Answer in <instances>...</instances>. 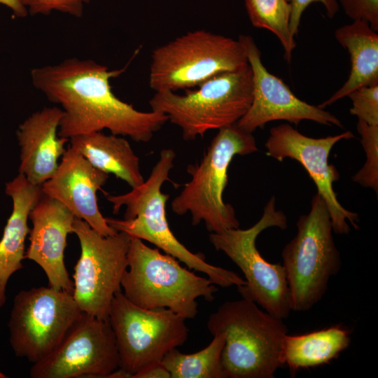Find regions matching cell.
Masks as SVG:
<instances>
[{
	"label": "cell",
	"mask_w": 378,
	"mask_h": 378,
	"mask_svg": "<svg viewBox=\"0 0 378 378\" xmlns=\"http://www.w3.org/2000/svg\"><path fill=\"white\" fill-rule=\"evenodd\" d=\"M125 69L110 71L94 60L74 57L34 68L30 76L34 88L62 107L59 136L69 139L106 129L114 135L148 142L168 118L153 110L138 111L113 94L111 79Z\"/></svg>",
	"instance_id": "6da1fadb"
},
{
	"label": "cell",
	"mask_w": 378,
	"mask_h": 378,
	"mask_svg": "<svg viewBox=\"0 0 378 378\" xmlns=\"http://www.w3.org/2000/svg\"><path fill=\"white\" fill-rule=\"evenodd\" d=\"M175 157L172 149L162 150L150 176L141 185L125 194L108 195L106 198L113 205V213L118 214L122 206L125 207V212L123 219L105 217L106 223L117 232H124L155 245L189 269L206 274L215 285L223 288L246 285L245 279L237 273L209 264L201 253L191 252L171 230L166 215L169 195L163 193L161 188L169 180Z\"/></svg>",
	"instance_id": "7a4b0ae2"
},
{
	"label": "cell",
	"mask_w": 378,
	"mask_h": 378,
	"mask_svg": "<svg viewBox=\"0 0 378 378\" xmlns=\"http://www.w3.org/2000/svg\"><path fill=\"white\" fill-rule=\"evenodd\" d=\"M206 326L212 335L225 336L221 361L227 378H274L284 366L288 328L251 299L223 303L210 314Z\"/></svg>",
	"instance_id": "3957f363"
},
{
	"label": "cell",
	"mask_w": 378,
	"mask_h": 378,
	"mask_svg": "<svg viewBox=\"0 0 378 378\" xmlns=\"http://www.w3.org/2000/svg\"><path fill=\"white\" fill-rule=\"evenodd\" d=\"M127 267L121 279L125 296L144 309L167 308L185 319L197 314V299L208 302L218 291L209 278L182 267L176 258L131 237Z\"/></svg>",
	"instance_id": "277c9868"
},
{
	"label": "cell",
	"mask_w": 378,
	"mask_h": 378,
	"mask_svg": "<svg viewBox=\"0 0 378 378\" xmlns=\"http://www.w3.org/2000/svg\"><path fill=\"white\" fill-rule=\"evenodd\" d=\"M258 150L252 133L237 123L219 129L202 160L188 166L191 179L172 200V211L178 215L189 212L193 225L204 222L211 232L239 228L234 208L225 203L223 197L227 171L234 156Z\"/></svg>",
	"instance_id": "5b68a950"
},
{
	"label": "cell",
	"mask_w": 378,
	"mask_h": 378,
	"mask_svg": "<svg viewBox=\"0 0 378 378\" xmlns=\"http://www.w3.org/2000/svg\"><path fill=\"white\" fill-rule=\"evenodd\" d=\"M296 235L282 250L291 310L307 312L326 294L330 279L341 269L342 260L332 236L327 204L314 195L308 214L300 216Z\"/></svg>",
	"instance_id": "8992f818"
},
{
	"label": "cell",
	"mask_w": 378,
	"mask_h": 378,
	"mask_svg": "<svg viewBox=\"0 0 378 378\" xmlns=\"http://www.w3.org/2000/svg\"><path fill=\"white\" fill-rule=\"evenodd\" d=\"M252 91L253 74L248 63L216 75L183 95L155 92L149 104L181 129L183 139L191 141L209 130L237 123L251 106Z\"/></svg>",
	"instance_id": "52a82bcc"
},
{
	"label": "cell",
	"mask_w": 378,
	"mask_h": 378,
	"mask_svg": "<svg viewBox=\"0 0 378 378\" xmlns=\"http://www.w3.org/2000/svg\"><path fill=\"white\" fill-rule=\"evenodd\" d=\"M248 63L239 39L205 30L192 31L153 51L149 85L155 92L189 89Z\"/></svg>",
	"instance_id": "ba28073f"
},
{
	"label": "cell",
	"mask_w": 378,
	"mask_h": 378,
	"mask_svg": "<svg viewBox=\"0 0 378 378\" xmlns=\"http://www.w3.org/2000/svg\"><path fill=\"white\" fill-rule=\"evenodd\" d=\"M271 227H287V218L276 209L274 196L267 202L262 217L253 226L211 232L209 241L244 274L246 284L237 287L241 297L251 299L269 314L284 320L292 311L284 268L280 263L267 261L255 244L260 233Z\"/></svg>",
	"instance_id": "9c48e42d"
},
{
	"label": "cell",
	"mask_w": 378,
	"mask_h": 378,
	"mask_svg": "<svg viewBox=\"0 0 378 378\" xmlns=\"http://www.w3.org/2000/svg\"><path fill=\"white\" fill-rule=\"evenodd\" d=\"M115 335L118 368L129 377L160 363L188 336L186 319L167 308L144 309L130 301L122 290L115 294L108 312Z\"/></svg>",
	"instance_id": "30bf717a"
},
{
	"label": "cell",
	"mask_w": 378,
	"mask_h": 378,
	"mask_svg": "<svg viewBox=\"0 0 378 378\" xmlns=\"http://www.w3.org/2000/svg\"><path fill=\"white\" fill-rule=\"evenodd\" d=\"M83 312L73 294L50 286L18 292L8 322L14 354L33 364L50 355Z\"/></svg>",
	"instance_id": "8fae6325"
},
{
	"label": "cell",
	"mask_w": 378,
	"mask_h": 378,
	"mask_svg": "<svg viewBox=\"0 0 378 378\" xmlns=\"http://www.w3.org/2000/svg\"><path fill=\"white\" fill-rule=\"evenodd\" d=\"M73 233L80 245L73 274V298L83 313L108 319L112 300L121 290V279L127 267L131 236L124 232L102 236L77 218Z\"/></svg>",
	"instance_id": "7c38bea8"
},
{
	"label": "cell",
	"mask_w": 378,
	"mask_h": 378,
	"mask_svg": "<svg viewBox=\"0 0 378 378\" xmlns=\"http://www.w3.org/2000/svg\"><path fill=\"white\" fill-rule=\"evenodd\" d=\"M115 335L108 319L83 313L56 349L33 364L32 378L108 377L118 368Z\"/></svg>",
	"instance_id": "4fadbf2b"
},
{
	"label": "cell",
	"mask_w": 378,
	"mask_h": 378,
	"mask_svg": "<svg viewBox=\"0 0 378 378\" xmlns=\"http://www.w3.org/2000/svg\"><path fill=\"white\" fill-rule=\"evenodd\" d=\"M355 137L351 131L323 138L307 136L289 124H281L270 130L265 143L267 155L282 162L289 158L299 162L316 184L329 210L333 232L348 234L350 223L358 229V215L346 209L339 202L332 184L340 178L333 164H328L331 149L338 141Z\"/></svg>",
	"instance_id": "5bb4252c"
},
{
	"label": "cell",
	"mask_w": 378,
	"mask_h": 378,
	"mask_svg": "<svg viewBox=\"0 0 378 378\" xmlns=\"http://www.w3.org/2000/svg\"><path fill=\"white\" fill-rule=\"evenodd\" d=\"M238 39L245 48L253 74L252 102L247 112L237 122L240 128L253 133L274 120H286L297 125L304 120L343 127L335 115L300 99L281 78L269 72L251 36L241 35Z\"/></svg>",
	"instance_id": "9a60e30c"
},
{
	"label": "cell",
	"mask_w": 378,
	"mask_h": 378,
	"mask_svg": "<svg viewBox=\"0 0 378 378\" xmlns=\"http://www.w3.org/2000/svg\"><path fill=\"white\" fill-rule=\"evenodd\" d=\"M29 218L32 228L24 259L33 260L43 269L49 286L73 294L74 282L65 266L64 251L76 217L63 204L42 192Z\"/></svg>",
	"instance_id": "2e32d148"
},
{
	"label": "cell",
	"mask_w": 378,
	"mask_h": 378,
	"mask_svg": "<svg viewBox=\"0 0 378 378\" xmlns=\"http://www.w3.org/2000/svg\"><path fill=\"white\" fill-rule=\"evenodd\" d=\"M108 178L107 173L94 167L69 146L54 174L41 185V190L63 204L76 218L85 221L99 234L112 236L118 232L106 223L97 198V192Z\"/></svg>",
	"instance_id": "e0dca14e"
},
{
	"label": "cell",
	"mask_w": 378,
	"mask_h": 378,
	"mask_svg": "<svg viewBox=\"0 0 378 378\" xmlns=\"http://www.w3.org/2000/svg\"><path fill=\"white\" fill-rule=\"evenodd\" d=\"M63 115L57 106L45 107L27 117L16 131L20 146L19 173L41 186L57 170L66 148L67 138L58 135Z\"/></svg>",
	"instance_id": "ac0fdd59"
},
{
	"label": "cell",
	"mask_w": 378,
	"mask_h": 378,
	"mask_svg": "<svg viewBox=\"0 0 378 378\" xmlns=\"http://www.w3.org/2000/svg\"><path fill=\"white\" fill-rule=\"evenodd\" d=\"M5 192L12 200L13 209L0 239V307L6 302L10 277L23 267L25 239L30 231L29 215L42 194L41 186L31 183L20 173L6 183Z\"/></svg>",
	"instance_id": "d6986e66"
},
{
	"label": "cell",
	"mask_w": 378,
	"mask_h": 378,
	"mask_svg": "<svg viewBox=\"0 0 378 378\" xmlns=\"http://www.w3.org/2000/svg\"><path fill=\"white\" fill-rule=\"evenodd\" d=\"M335 36L350 55L351 71L344 85L318 106L321 108L359 88L378 84V34L370 24L363 20H353L337 29Z\"/></svg>",
	"instance_id": "ffe728a7"
},
{
	"label": "cell",
	"mask_w": 378,
	"mask_h": 378,
	"mask_svg": "<svg viewBox=\"0 0 378 378\" xmlns=\"http://www.w3.org/2000/svg\"><path fill=\"white\" fill-rule=\"evenodd\" d=\"M69 146L97 169L125 181L132 188L141 185L139 158L122 136L94 132L69 139Z\"/></svg>",
	"instance_id": "44dd1931"
},
{
	"label": "cell",
	"mask_w": 378,
	"mask_h": 378,
	"mask_svg": "<svg viewBox=\"0 0 378 378\" xmlns=\"http://www.w3.org/2000/svg\"><path fill=\"white\" fill-rule=\"evenodd\" d=\"M349 331L340 325L306 334L284 337L282 360L290 374L301 369L328 364L348 348Z\"/></svg>",
	"instance_id": "7402d4cb"
},
{
	"label": "cell",
	"mask_w": 378,
	"mask_h": 378,
	"mask_svg": "<svg viewBox=\"0 0 378 378\" xmlns=\"http://www.w3.org/2000/svg\"><path fill=\"white\" fill-rule=\"evenodd\" d=\"M213 336L209 345L193 354H183L177 348L170 350L161 362L171 377L227 378L221 361L225 336L223 333Z\"/></svg>",
	"instance_id": "603a6c76"
},
{
	"label": "cell",
	"mask_w": 378,
	"mask_h": 378,
	"mask_svg": "<svg viewBox=\"0 0 378 378\" xmlns=\"http://www.w3.org/2000/svg\"><path fill=\"white\" fill-rule=\"evenodd\" d=\"M252 25L266 29L279 40L284 58L290 62L296 43L290 29L291 4L288 0H244Z\"/></svg>",
	"instance_id": "cb8c5ba5"
},
{
	"label": "cell",
	"mask_w": 378,
	"mask_h": 378,
	"mask_svg": "<svg viewBox=\"0 0 378 378\" xmlns=\"http://www.w3.org/2000/svg\"><path fill=\"white\" fill-rule=\"evenodd\" d=\"M357 131L366 155L363 167L352 177L363 187L378 191V125H371L358 120Z\"/></svg>",
	"instance_id": "d4e9b609"
},
{
	"label": "cell",
	"mask_w": 378,
	"mask_h": 378,
	"mask_svg": "<svg viewBox=\"0 0 378 378\" xmlns=\"http://www.w3.org/2000/svg\"><path fill=\"white\" fill-rule=\"evenodd\" d=\"M351 115L371 125H378V84L359 88L348 94Z\"/></svg>",
	"instance_id": "484cf974"
},
{
	"label": "cell",
	"mask_w": 378,
	"mask_h": 378,
	"mask_svg": "<svg viewBox=\"0 0 378 378\" xmlns=\"http://www.w3.org/2000/svg\"><path fill=\"white\" fill-rule=\"evenodd\" d=\"M28 10L34 15H49L52 10L59 11L74 17L81 18L84 6L91 0H18Z\"/></svg>",
	"instance_id": "4316f807"
},
{
	"label": "cell",
	"mask_w": 378,
	"mask_h": 378,
	"mask_svg": "<svg viewBox=\"0 0 378 378\" xmlns=\"http://www.w3.org/2000/svg\"><path fill=\"white\" fill-rule=\"evenodd\" d=\"M345 14L353 20L367 21L378 31V0H337Z\"/></svg>",
	"instance_id": "83f0119b"
},
{
	"label": "cell",
	"mask_w": 378,
	"mask_h": 378,
	"mask_svg": "<svg viewBox=\"0 0 378 378\" xmlns=\"http://www.w3.org/2000/svg\"><path fill=\"white\" fill-rule=\"evenodd\" d=\"M314 2L322 4L329 18H334L339 10L340 6L337 0H291L290 29L294 36L298 33L300 22L304 11L311 4Z\"/></svg>",
	"instance_id": "f1b7e54d"
},
{
	"label": "cell",
	"mask_w": 378,
	"mask_h": 378,
	"mask_svg": "<svg viewBox=\"0 0 378 378\" xmlns=\"http://www.w3.org/2000/svg\"><path fill=\"white\" fill-rule=\"evenodd\" d=\"M169 372L162 362L152 365L139 372L132 378H170Z\"/></svg>",
	"instance_id": "f546056e"
},
{
	"label": "cell",
	"mask_w": 378,
	"mask_h": 378,
	"mask_svg": "<svg viewBox=\"0 0 378 378\" xmlns=\"http://www.w3.org/2000/svg\"><path fill=\"white\" fill-rule=\"evenodd\" d=\"M0 4L10 8L16 18H24L28 14L27 9L18 0H0Z\"/></svg>",
	"instance_id": "4dcf8cb0"
},
{
	"label": "cell",
	"mask_w": 378,
	"mask_h": 378,
	"mask_svg": "<svg viewBox=\"0 0 378 378\" xmlns=\"http://www.w3.org/2000/svg\"><path fill=\"white\" fill-rule=\"evenodd\" d=\"M7 376L0 371V378H6Z\"/></svg>",
	"instance_id": "1f68e13d"
},
{
	"label": "cell",
	"mask_w": 378,
	"mask_h": 378,
	"mask_svg": "<svg viewBox=\"0 0 378 378\" xmlns=\"http://www.w3.org/2000/svg\"><path fill=\"white\" fill-rule=\"evenodd\" d=\"M288 1H290L291 0H288Z\"/></svg>",
	"instance_id": "d6a6232c"
}]
</instances>
